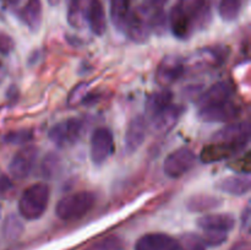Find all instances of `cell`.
Here are the masks:
<instances>
[{
  "label": "cell",
  "instance_id": "8d00e7d4",
  "mask_svg": "<svg viewBox=\"0 0 251 250\" xmlns=\"http://www.w3.org/2000/svg\"><path fill=\"white\" fill-rule=\"evenodd\" d=\"M4 1L7 2V4H10V5H17L20 1H21V0H4Z\"/></svg>",
  "mask_w": 251,
  "mask_h": 250
},
{
  "label": "cell",
  "instance_id": "ac0fdd59",
  "mask_svg": "<svg viewBox=\"0 0 251 250\" xmlns=\"http://www.w3.org/2000/svg\"><path fill=\"white\" fill-rule=\"evenodd\" d=\"M216 189L228 195L242 196L245 195L251 189L250 174H235L222 178L216 183Z\"/></svg>",
  "mask_w": 251,
  "mask_h": 250
},
{
  "label": "cell",
  "instance_id": "277c9868",
  "mask_svg": "<svg viewBox=\"0 0 251 250\" xmlns=\"http://www.w3.org/2000/svg\"><path fill=\"white\" fill-rule=\"evenodd\" d=\"M196 163V154L189 147H179L166 157L163 162V172L172 179L185 175Z\"/></svg>",
  "mask_w": 251,
  "mask_h": 250
},
{
  "label": "cell",
  "instance_id": "d590c367",
  "mask_svg": "<svg viewBox=\"0 0 251 250\" xmlns=\"http://www.w3.org/2000/svg\"><path fill=\"white\" fill-rule=\"evenodd\" d=\"M5 77H6V68H5L4 63L0 60V83L5 80Z\"/></svg>",
  "mask_w": 251,
  "mask_h": 250
},
{
  "label": "cell",
  "instance_id": "9c48e42d",
  "mask_svg": "<svg viewBox=\"0 0 251 250\" xmlns=\"http://www.w3.org/2000/svg\"><path fill=\"white\" fill-rule=\"evenodd\" d=\"M240 107L232 100L199 108L198 118L205 123H228L240 115Z\"/></svg>",
  "mask_w": 251,
  "mask_h": 250
},
{
  "label": "cell",
  "instance_id": "52a82bcc",
  "mask_svg": "<svg viewBox=\"0 0 251 250\" xmlns=\"http://www.w3.org/2000/svg\"><path fill=\"white\" fill-rule=\"evenodd\" d=\"M176 7L191 22L195 32L210 24L211 0H178Z\"/></svg>",
  "mask_w": 251,
  "mask_h": 250
},
{
  "label": "cell",
  "instance_id": "cb8c5ba5",
  "mask_svg": "<svg viewBox=\"0 0 251 250\" xmlns=\"http://www.w3.org/2000/svg\"><path fill=\"white\" fill-rule=\"evenodd\" d=\"M91 0H70L68 9V22L70 26L81 28L86 24Z\"/></svg>",
  "mask_w": 251,
  "mask_h": 250
},
{
  "label": "cell",
  "instance_id": "ba28073f",
  "mask_svg": "<svg viewBox=\"0 0 251 250\" xmlns=\"http://www.w3.org/2000/svg\"><path fill=\"white\" fill-rule=\"evenodd\" d=\"M38 149L33 145H26L15 153L9 163L10 175L17 180L26 179L32 173L38 158Z\"/></svg>",
  "mask_w": 251,
  "mask_h": 250
},
{
  "label": "cell",
  "instance_id": "d6a6232c",
  "mask_svg": "<svg viewBox=\"0 0 251 250\" xmlns=\"http://www.w3.org/2000/svg\"><path fill=\"white\" fill-rule=\"evenodd\" d=\"M250 153L247 152L242 158H238L235 161H233L232 163H229V168H232L233 171L238 172L239 174H250Z\"/></svg>",
  "mask_w": 251,
  "mask_h": 250
},
{
  "label": "cell",
  "instance_id": "7402d4cb",
  "mask_svg": "<svg viewBox=\"0 0 251 250\" xmlns=\"http://www.w3.org/2000/svg\"><path fill=\"white\" fill-rule=\"evenodd\" d=\"M173 92L169 88L162 87L161 90L156 91L152 95L149 96L146 100V114L150 118H153L154 115L158 114L159 112L172 104L173 102Z\"/></svg>",
  "mask_w": 251,
  "mask_h": 250
},
{
  "label": "cell",
  "instance_id": "30bf717a",
  "mask_svg": "<svg viewBox=\"0 0 251 250\" xmlns=\"http://www.w3.org/2000/svg\"><path fill=\"white\" fill-rule=\"evenodd\" d=\"M124 33L135 43L141 44L147 42L151 34V27L149 22V14L144 6L130 12Z\"/></svg>",
  "mask_w": 251,
  "mask_h": 250
},
{
  "label": "cell",
  "instance_id": "5bb4252c",
  "mask_svg": "<svg viewBox=\"0 0 251 250\" xmlns=\"http://www.w3.org/2000/svg\"><path fill=\"white\" fill-rule=\"evenodd\" d=\"M147 134V124L144 115H136L130 120L124 136V151L132 154L142 146Z\"/></svg>",
  "mask_w": 251,
  "mask_h": 250
},
{
  "label": "cell",
  "instance_id": "e0dca14e",
  "mask_svg": "<svg viewBox=\"0 0 251 250\" xmlns=\"http://www.w3.org/2000/svg\"><path fill=\"white\" fill-rule=\"evenodd\" d=\"M196 225L203 232L218 230L228 233L235 227V217L230 213H207L199 217Z\"/></svg>",
  "mask_w": 251,
  "mask_h": 250
},
{
  "label": "cell",
  "instance_id": "484cf974",
  "mask_svg": "<svg viewBox=\"0 0 251 250\" xmlns=\"http://www.w3.org/2000/svg\"><path fill=\"white\" fill-rule=\"evenodd\" d=\"M25 227L19 217L15 213H10L5 217L2 223V235L7 240H17L24 233Z\"/></svg>",
  "mask_w": 251,
  "mask_h": 250
},
{
  "label": "cell",
  "instance_id": "4dcf8cb0",
  "mask_svg": "<svg viewBox=\"0 0 251 250\" xmlns=\"http://www.w3.org/2000/svg\"><path fill=\"white\" fill-rule=\"evenodd\" d=\"M88 88H90V83L88 82H80L71 90L69 93V97L66 103L69 107H76L78 104H82L83 100H86L90 93H88Z\"/></svg>",
  "mask_w": 251,
  "mask_h": 250
},
{
  "label": "cell",
  "instance_id": "603a6c76",
  "mask_svg": "<svg viewBox=\"0 0 251 250\" xmlns=\"http://www.w3.org/2000/svg\"><path fill=\"white\" fill-rule=\"evenodd\" d=\"M130 12V0H110V19L119 32L124 33Z\"/></svg>",
  "mask_w": 251,
  "mask_h": 250
},
{
  "label": "cell",
  "instance_id": "7c38bea8",
  "mask_svg": "<svg viewBox=\"0 0 251 250\" xmlns=\"http://www.w3.org/2000/svg\"><path fill=\"white\" fill-rule=\"evenodd\" d=\"M251 129L249 122L234 123L223 126L213 134L211 141L215 142H229V144L245 145L248 146L250 142Z\"/></svg>",
  "mask_w": 251,
  "mask_h": 250
},
{
  "label": "cell",
  "instance_id": "4316f807",
  "mask_svg": "<svg viewBox=\"0 0 251 250\" xmlns=\"http://www.w3.org/2000/svg\"><path fill=\"white\" fill-rule=\"evenodd\" d=\"M242 6L243 0H221L218 14L225 22H233L239 17Z\"/></svg>",
  "mask_w": 251,
  "mask_h": 250
},
{
  "label": "cell",
  "instance_id": "2e32d148",
  "mask_svg": "<svg viewBox=\"0 0 251 250\" xmlns=\"http://www.w3.org/2000/svg\"><path fill=\"white\" fill-rule=\"evenodd\" d=\"M135 250H179L178 240L166 233H147L139 238Z\"/></svg>",
  "mask_w": 251,
  "mask_h": 250
},
{
  "label": "cell",
  "instance_id": "44dd1931",
  "mask_svg": "<svg viewBox=\"0 0 251 250\" xmlns=\"http://www.w3.org/2000/svg\"><path fill=\"white\" fill-rule=\"evenodd\" d=\"M223 200L210 194H194L186 200L185 206L193 213H205L221 207Z\"/></svg>",
  "mask_w": 251,
  "mask_h": 250
},
{
  "label": "cell",
  "instance_id": "d6986e66",
  "mask_svg": "<svg viewBox=\"0 0 251 250\" xmlns=\"http://www.w3.org/2000/svg\"><path fill=\"white\" fill-rule=\"evenodd\" d=\"M86 22L90 26L93 34L100 37L107 31V16H105L104 5L100 0H91L87 11Z\"/></svg>",
  "mask_w": 251,
  "mask_h": 250
},
{
  "label": "cell",
  "instance_id": "8fae6325",
  "mask_svg": "<svg viewBox=\"0 0 251 250\" xmlns=\"http://www.w3.org/2000/svg\"><path fill=\"white\" fill-rule=\"evenodd\" d=\"M247 147L248 146H245V145L211 141L210 144H207L201 150L200 159L206 164L215 163V162L232 158V157L242 153Z\"/></svg>",
  "mask_w": 251,
  "mask_h": 250
},
{
  "label": "cell",
  "instance_id": "836d02e7",
  "mask_svg": "<svg viewBox=\"0 0 251 250\" xmlns=\"http://www.w3.org/2000/svg\"><path fill=\"white\" fill-rule=\"evenodd\" d=\"M15 49V41L6 32L0 31V54L9 55Z\"/></svg>",
  "mask_w": 251,
  "mask_h": 250
},
{
  "label": "cell",
  "instance_id": "ffe728a7",
  "mask_svg": "<svg viewBox=\"0 0 251 250\" xmlns=\"http://www.w3.org/2000/svg\"><path fill=\"white\" fill-rule=\"evenodd\" d=\"M20 19L31 32L38 31L43 20V7L41 0H27L20 11Z\"/></svg>",
  "mask_w": 251,
  "mask_h": 250
},
{
  "label": "cell",
  "instance_id": "8992f818",
  "mask_svg": "<svg viewBox=\"0 0 251 250\" xmlns=\"http://www.w3.org/2000/svg\"><path fill=\"white\" fill-rule=\"evenodd\" d=\"M186 64L181 56L168 54L163 56L156 69V81L161 87L168 88L184 76Z\"/></svg>",
  "mask_w": 251,
  "mask_h": 250
},
{
  "label": "cell",
  "instance_id": "1f68e13d",
  "mask_svg": "<svg viewBox=\"0 0 251 250\" xmlns=\"http://www.w3.org/2000/svg\"><path fill=\"white\" fill-rule=\"evenodd\" d=\"M206 247H220L223 243L227 242L228 233L218 232V230H207L203 235Z\"/></svg>",
  "mask_w": 251,
  "mask_h": 250
},
{
  "label": "cell",
  "instance_id": "74e56055",
  "mask_svg": "<svg viewBox=\"0 0 251 250\" xmlns=\"http://www.w3.org/2000/svg\"><path fill=\"white\" fill-rule=\"evenodd\" d=\"M60 1L61 0H48V2L51 5V6H55V5H58Z\"/></svg>",
  "mask_w": 251,
  "mask_h": 250
},
{
  "label": "cell",
  "instance_id": "e575fe53",
  "mask_svg": "<svg viewBox=\"0 0 251 250\" xmlns=\"http://www.w3.org/2000/svg\"><path fill=\"white\" fill-rule=\"evenodd\" d=\"M249 225H250V207L249 206H247L242 213V228L243 229H248V228H249Z\"/></svg>",
  "mask_w": 251,
  "mask_h": 250
},
{
  "label": "cell",
  "instance_id": "d4e9b609",
  "mask_svg": "<svg viewBox=\"0 0 251 250\" xmlns=\"http://www.w3.org/2000/svg\"><path fill=\"white\" fill-rule=\"evenodd\" d=\"M63 167L60 156L55 152H48L41 162V173L46 179H54L59 175Z\"/></svg>",
  "mask_w": 251,
  "mask_h": 250
},
{
  "label": "cell",
  "instance_id": "4fadbf2b",
  "mask_svg": "<svg viewBox=\"0 0 251 250\" xmlns=\"http://www.w3.org/2000/svg\"><path fill=\"white\" fill-rule=\"evenodd\" d=\"M185 112V107L181 104H169L162 112L151 118L152 130L157 135H166L176 127L181 115Z\"/></svg>",
  "mask_w": 251,
  "mask_h": 250
},
{
  "label": "cell",
  "instance_id": "83f0119b",
  "mask_svg": "<svg viewBox=\"0 0 251 250\" xmlns=\"http://www.w3.org/2000/svg\"><path fill=\"white\" fill-rule=\"evenodd\" d=\"M178 240L179 250H206L205 240L196 233H184Z\"/></svg>",
  "mask_w": 251,
  "mask_h": 250
},
{
  "label": "cell",
  "instance_id": "9a60e30c",
  "mask_svg": "<svg viewBox=\"0 0 251 250\" xmlns=\"http://www.w3.org/2000/svg\"><path fill=\"white\" fill-rule=\"evenodd\" d=\"M233 93H234V85L232 83V81H218V82L213 83L205 92L199 95V108L230 100Z\"/></svg>",
  "mask_w": 251,
  "mask_h": 250
},
{
  "label": "cell",
  "instance_id": "7a4b0ae2",
  "mask_svg": "<svg viewBox=\"0 0 251 250\" xmlns=\"http://www.w3.org/2000/svg\"><path fill=\"white\" fill-rule=\"evenodd\" d=\"M97 196L93 191L82 190L64 196L55 206L56 217L61 221L80 220L96 205Z\"/></svg>",
  "mask_w": 251,
  "mask_h": 250
},
{
  "label": "cell",
  "instance_id": "6da1fadb",
  "mask_svg": "<svg viewBox=\"0 0 251 250\" xmlns=\"http://www.w3.org/2000/svg\"><path fill=\"white\" fill-rule=\"evenodd\" d=\"M50 190L46 183H36L26 188L19 200V213L27 221L41 218L48 208Z\"/></svg>",
  "mask_w": 251,
  "mask_h": 250
},
{
  "label": "cell",
  "instance_id": "3957f363",
  "mask_svg": "<svg viewBox=\"0 0 251 250\" xmlns=\"http://www.w3.org/2000/svg\"><path fill=\"white\" fill-rule=\"evenodd\" d=\"M85 129V122L81 118H69L50 127L48 139L58 149H65L75 145L81 139Z\"/></svg>",
  "mask_w": 251,
  "mask_h": 250
},
{
  "label": "cell",
  "instance_id": "f1b7e54d",
  "mask_svg": "<svg viewBox=\"0 0 251 250\" xmlns=\"http://www.w3.org/2000/svg\"><path fill=\"white\" fill-rule=\"evenodd\" d=\"M124 249V240L118 235H107L87 248V250H123Z\"/></svg>",
  "mask_w": 251,
  "mask_h": 250
},
{
  "label": "cell",
  "instance_id": "5b68a950",
  "mask_svg": "<svg viewBox=\"0 0 251 250\" xmlns=\"http://www.w3.org/2000/svg\"><path fill=\"white\" fill-rule=\"evenodd\" d=\"M114 151V134L109 127H97L92 132L90 145L91 161L95 166H102Z\"/></svg>",
  "mask_w": 251,
  "mask_h": 250
},
{
  "label": "cell",
  "instance_id": "f546056e",
  "mask_svg": "<svg viewBox=\"0 0 251 250\" xmlns=\"http://www.w3.org/2000/svg\"><path fill=\"white\" fill-rule=\"evenodd\" d=\"M32 139H33V132L29 129L14 130V131H10L4 135V142H6L7 145H19V146L24 145V146H26Z\"/></svg>",
  "mask_w": 251,
  "mask_h": 250
}]
</instances>
